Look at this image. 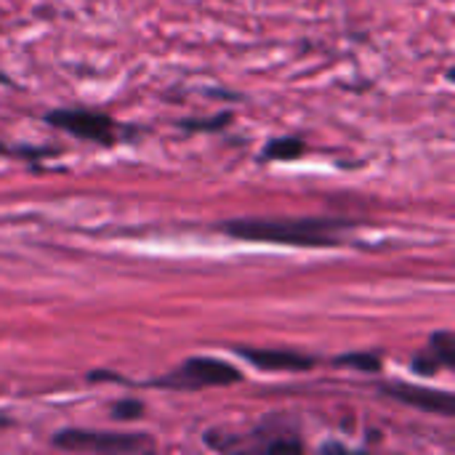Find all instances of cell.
<instances>
[{"label":"cell","instance_id":"cell-1","mask_svg":"<svg viewBox=\"0 0 455 455\" xmlns=\"http://www.w3.org/2000/svg\"><path fill=\"white\" fill-rule=\"evenodd\" d=\"M347 219H232L219 229L248 243H272L293 248H336L344 243Z\"/></svg>","mask_w":455,"mask_h":455},{"label":"cell","instance_id":"cell-2","mask_svg":"<svg viewBox=\"0 0 455 455\" xmlns=\"http://www.w3.org/2000/svg\"><path fill=\"white\" fill-rule=\"evenodd\" d=\"M243 381V373L232 368L229 363H221L216 357H192L168 376L157 379L155 387L173 389V392H192V389H205V387H229Z\"/></svg>","mask_w":455,"mask_h":455},{"label":"cell","instance_id":"cell-3","mask_svg":"<svg viewBox=\"0 0 455 455\" xmlns=\"http://www.w3.org/2000/svg\"><path fill=\"white\" fill-rule=\"evenodd\" d=\"M53 448L69 453H139V451H152V440L147 435L61 429L53 437Z\"/></svg>","mask_w":455,"mask_h":455},{"label":"cell","instance_id":"cell-4","mask_svg":"<svg viewBox=\"0 0 455 455\" xmlns=\"http://www.w3.org/2000/svg\"><path fill=\"white\" fill-rule=\"evenodd\" d=\"M45 123L53 128H61L83 141L93 144H115L117 141V125L109 115L93 112V109H53L45 115Z\"/></svg>","mask_w":455,"mask_h":455},{"label":"cell","instance_id":"cell-5","mask_svg":"<svg viewBox=\"0 0 455 455\" xmlns=\"http://www.w3.org/2000/svg\"><path fill=\"white\" fill-rule=\"evenodd\" d=\"M387 397H395L405 405L421 408L427 413H437V416H455V400L451 392H440V389H424V387H413V384H387L381 387Z\"/></svg>","mask_w":455,"mask_h":455},{"label":"cell","instance_id":"cell-6","mask_svg":"<svg viewBox=\"0 0 455 455\" xmlns=\"http://www.w3.org/2000/svg\"><path fill=\"white\" fill-rule=\"evenodd\" d=\"M240 357H245L253 368L259 371H269V373H304L309 368H315V357L299 355V352H280V349H251L243 347L237 349Z\"/></svg>","mask_w":455,"mask_h":455},{"label":"cell","instance_id":"cell-7","mask_svg":"<svg viewBox=\"0 0 455 455\" xmlns=\"http://www.w3.org/2000/svg\"><path fill=\"white\" fill-rule=\"evenodd\" d=\"M304 149H307L304 139H299V136H280V139H272L264 147L261 160H267V163H275V160H296V157L304 155Z\"/></svg>","mask_w":455,"mask_h":455},{"label":"cell","instance_id":"cell-8","mask_svg":"<svg viewBox=\"0 0 455 455\" xmlns=\"http://www.w3.org/2000/svg\"><path fill=\"white\" fill-rule=\"evenodd\" d=\"M429 349L443 360L445 368H453L455 365V341L451 331H440L429 339Z\"/></svg>","mask_w":455,"mask_h":455},{"label":"cell","instance_id":"cell-9","mask_svg":"<svg viewBox=\"0 0 455 455\" xmlns=\"http://www.w3.org/2000/svg\"><path fill=\"white\" fill-rule=\"evenodd\" d=\"M339 365H349V368H357L363 373L381 371V360L376 355H347V357H339Z\"/></svg>","mask_w":455,"mask_h":455},{"label":"cell","instance_id":"cell-10","mask_svg":"<svg viewBox=\"0 0 455 455\" xmlns=\"http://www.w3.org/2000/svg\"><path fill=\"white\" fill-rule=\"evenodd\" d=\"M144 413V405L139 400H120L112 405V419L117 421H133Z\"/></svg>","mask_w":455,"mask_h":455},{"label":"cell","instance_id":"cell-11","mask_svg":"<svg viewBox=\"0 0 455 455\" xmlns=\"http://www.w3.org/2000/svg\"><path fill=\"white\" fill-rule=\"evenodd\" d=\"M8 152H11V149H8L5 144H0V155H8Z\"/></svg>","mask_w":455,"mask_h":455},{"label":"cell","instance_id":"cell-12","mask_svg":"<svg viewBox=\"0 0 455 455\" xmlns=\"http://www.w3.org/2000/svg\"><path fill=\"white\" fill-rule=\"evenodd\" d=\"M5 424H8V421H5V419H0V427H5Z\"/></svg>","mask_w":455,"mask_h":455}]
</instances>
